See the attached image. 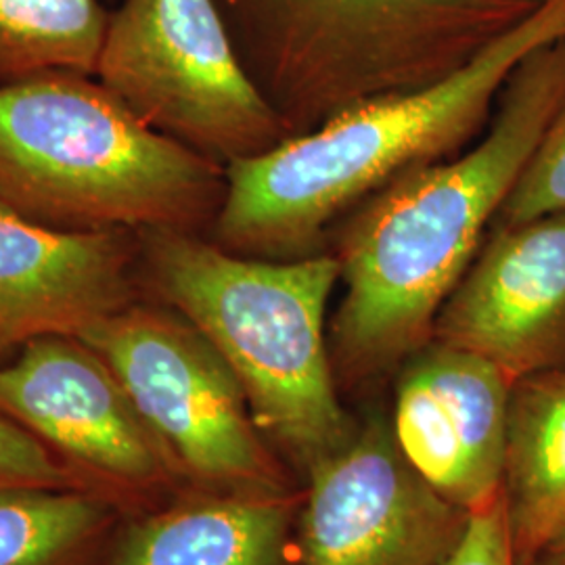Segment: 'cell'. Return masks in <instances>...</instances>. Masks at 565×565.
I'll list each match as a JSON object with an SVG mask.
<instances>
[{"label": "cell", "mask_w": 565, "mask_h": 565, "mask_svg": "<svg viewBox=\"0 0 565 565\" xmlns=\"http://www.w3.org/2000/svg\"><path fill=\"white\" fill-rule=\"evenodd\" d=\"M0 411L114 499L174 476L111 366L78 335L34 338L0 363Z\"/></svg>", "instance_id": "obj_9"}, {"label": "cell", "mask_w": 565, "mask_h": 565, "mask_svg": "<svg viewBox=\"0 0 565 565\" xmlns=\"http://www.w3.org/2000/svg\"><path fill=\"white\" fill-rule=\"evenodd\" d=\"M300 515V565H445L469 511L452 505L371 422L310 467Z\"/></svg>", "instance_id": "obj_8"}, {"label": "cell", "mask_w": 565, "mask_h": 565, "mask_svg": "<svg viewBox=\"0 0 565 565\" xmlns=\"http://www.w3.org/2000/svg\"><path fill=\"white\" fill-rule=\"evenodd\" d=\"M300 499L207 492L128 525L102 565H300Z\"/></svg>", "instance_id": "obj_13"}, {"label": "cell", "mask_w": 565, "mask_h": 565, "mask_svg": "<svg viewBox=\"0 0 565 565\" xmlns=\"http://www.w3.org/2000/svg\"><path fill=\"white\" fill-rule=\"evenodd\" d=\"M511 387L497 364L438 342L406 361L396 385L392 434L404 459L469 513L503 494Z\"/></svg>", "instance_id": "obj_11"}, {"label": "cell", "mask_w": 565, "mask_h": 565, "mask_svg": "<svg viewBox=\"0 0 565 565\" xmlns=\"http://www.w3.org/2000/svg\"><path fill=\"white\" fill-rule=\"evenodd\" d=\"M95 76L149 128L224 168L291 137L214 0H121Z\"/></svg>", "instance_id": "obj_7"}, {"label": "cell", "mask_w": 565, "mask_h": 565, "mask_svg": "<svg viewBox=\"0 0 565 565\" xmlns=\"http://www.w3.org/2000/svg\"><path fill=\"white\" fill-rule=\"evenodd\" d=\"M532 565H565V525L546 543Z\"/></svg>", "instance_id": "obj_20"}, {"label": "cell", "mask_w": 565, "mask_h": 565, "mask_svg": "<svg viewBox=\"0 0 565 565\" xmlns=\"http://www.w3.org/2000/svg\"><path fill=\"white\" fill-rule=\"evenodd\" d=\"M78 338L111 366L174 476L207 492H291L237 375L177 310L141 298Z\"/></svg>", "instance_id": "obj_6"}, {"label": "cell", "mask_w": 565, "mask_h": 565, "mask_svg": "<svg viewBox=\"0 0 565 565\" xmlns=\"http://www.w3.org/2000/svg\"><path fill=\"white\" fill-rule=\"evenodd\" d=\"M445 565H518L503 494L469 513L463 536Z\"/></svg>", "instance_id": "obj_19"}, {"label": "cell", "mask_w": 565, "mask_h": 565, "mask_svg": "<svg viewBox=\"0 0 565 565\" xmlns=\"http://www.w3.org/2000/svg\"><path fill=\"white\" fill-rule=\"evenodd\" d=\"M109 15L102 0H0V86L51 72L95 76Z\"/></svg>", "instance_id": "obj_16"}, {"label": "cell", "mask_w": 565, "mask_h": 565, "mask_svg": "<svg viewBox=\"0 0 565 565\" xmlns=\"http://www.w3.org/2000/svg\"><path fill=\"white\" fill-rule=\"evenodd\" d=\"M291 137L443 81L539 0H214Z\"/></svg>", "instance_id": "obj_5"}, {"label": "cell", "mask_w": 565, "mask_h": 565, "mask_svg": "<svg viewBox=\"0 0 565 565\" xmlns=\"http://www.w3.org/2000/svg\"><path fill=\"white\" fill-rule=\"evenodd\" d=\"M118 522L95 488L0 490V565H99Z\"/></svg>", "instance_id": "obj_15"}, {"label": "cell", "mask_w": 565, "mask_h": 565, "mask_svg": "<svg viewBox=\"0 0 565 565\" xmlns=\"http://www.w3.org/2000/svg\"><path fill=\"white\" fill-rule=\"evenodd\" d=\"M431 342L482 356L511 384L565 369V212L492 224Z\"/></svg>", "instance_id": "obj_10"}, {"label": "cell", "mask_w": 565, "mask_h": 565, "mask_svg": "<svg viewBox=\"0 0 565 565\" xmlns=\"http://www.w3.org/2000/svg\"><path fill=\"white\" fill-rule=\"evenodd\" d=\"M137 233L142 298L177 310L221 352L264 436L306 469L352 440L324 331L340 282L329 252L264 260L193 233Z\"/></svg>", "instance_id": "obj_3"}, {"label": "cell", "mask_w": 565, "mask_h": 565, "mask_svg": "<svg viewBox=\"0 0 565 565\" xmlns=\"http://www.w3.org/2000/svg\"><path fill=\"white\" fill-rule=\"evenodd\" d=\"M141 298L137 231H60L0 202V356L82 335Z\"/></svg>", "instance_id": "obj_12"}, {"label": "cell", "mask_w": 565, "mask_h": 565, "mask_svg": "<svg viewBox=\"0 0 565 565\" xmlns=\"http://www.w3.org/2000/svg\"><path fill=\"white\" fill-rule=\"evenodd\" d=\"M4 488H93L25 427L0 411V490ZM97 490V488H95Z\"/></svg>", "instance_id": "obj_18"}, {"label": "cell", "mask_w": 565, "mask_h": 565, "mask_svg": "<svg viewBox=\"0 0 565 565\" xmlns=\"http://www.w3.org/2000/svg\"><path fill=\"white\" fill-rule=\"evenodd\" d=\"M562 39L565 0H539L443 81L361 103L268 153L228 163L223 207L205 237L247 258L323 254L335 224L369 195L478 141L511 74Z\"/></svg>", "instance_id": "obj_2"}, {"label": "cell", "mask_w": 565, "mask_h": 565, "mask_svg": "<svg viewBox=\"0 0 565 565\" xmlns=\"http://www.w3.org/2000/svg\"><path fill=\"white\" fill-rule=\"evenodd\" d=\"M503 497L515 562L532 565L565 525V369L511 387Z\"/></svg>", "instance_id": "obj_14"}, {"label": "cell", "mask_w": 565, "mask_h": 565, "mask_svg": "<svg viewBox=\"0 0 565 565\" xmlns=\"http://www.w3.org/2000/svg\"><path fill=\"white\" fill-rule=\"evenodd\" d=\"M565 99V39L511 74L484 135L463 153L408 170L329 235L342 302L329 329L335 377L359 384L408 361L480 252Z\"/></svg>", "instance_id": "obj_1"}, {"label": "cell", "mask_w": 565, "mask_h": 565, "mask_svg": "<svg viewBox=\"0 0 565 565\" xmlns=\"http://www.w3.org/2000/svg\"><path fill=\"white\" fill-rule=\"evenodd\" d=\"M224 193V166L149 128L97 76L0 86V202L34 223L205 237Z\"/></svg>", "instance_id": "obj_4"}, {"label": "cell", "mask_w": 565, "mask_h": 565, "mask_svg": "<svg viewBox=\"0 0 565 565\" xmlns=\"http://www.w3.org/2000/svg\"><path fill=\"white\" fill-rule=\"evenodd\" d=\"M565 212V99L494 224Z\"/></svg>", "instance_id": "obj_17"}]
</instances>
